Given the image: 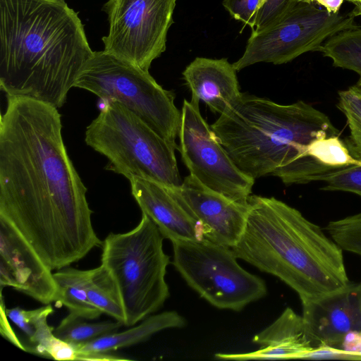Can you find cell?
Masks as SVG:
<instances>
[{"label":"cell","instance_id":"obj_1","mask_svg":"<svg viewBox=\"0 0 361 361\" xmlns=\"http://www.w3.org/2000/svg\"><path fill=\"white\" fill-rule=\"evenodd\" d=\"M57 109L7 97L0 121V217L51 270L102 245L92 226L87 188L63 142Z\"/></svg>","mask_w":361,"mask_h":361},{"label":"cell","instance_id":"obj_2","mask_svg":"<svg viewBox=\"0 0 361 361\" xmlns=\"http://www.w3.org/2000/svg\"><path fill=\"white\" fill-rule=\"evenodd\" d=\"M92 53L65 0H0V87L7 97L61 107Z\"/></svg>","mask_w":361,"mask_h":361},{"label":"cell","instance_id":"obj_3","mask_svg":"<svg viewBox=\"0 0 361 361\" xmlns=\"http://www.w3.org/2000/svg\"><path fill=\"white\" fill-rule=\"evenodd\" d=\"M243 233L232 248L237 258L280 279L301 302L349 282L343 250L324 229L275 197L250 195Z\"/></svg>","mask_w":361,"mask_h":361},{"label":"cell","instance_id":"obj_4","mask_svg":"<svg viewBox=\"0 0 361 361\" xmlns=\"http://www.w3.org/2000/svg\"><path fill=\"white\" fill-rule=\"evenodd\" d=\"M211 128L245 174L274 176L284 184L306 170L314 140L339 135L328 116L302 100L280 104L245 93Z\"/></svg>","mask_w":361,"mask_h":361},{"label":"cell","instance_id":"obj_5","mask_svg":"<svg viewBox=\"0 0 361 361\" xmlns=\"http://www.w3.org/2000/svg\"><path fill=\"white\" fill-rule=\"evenodd\" d=\"M164 238L155 223L142 213L133 229L110 233L102 242L101 264L118 288L126 326L157 312L169 295L165 276L170 257L164 251Z\"/></svg>","mask_w":361,"mask_h":361},{"label":"cell","instance_id":"obj_6","mask_svg":"<svg viewBox=\"0 0 361 361\" xmlns=\"http://www.w3.org/2000/svg\"><path fill=\"white\" fill-rule=\"evenodd\" d=\"M85 141L108 159L107 170L128 180L140 178L169 187L183 183L176 149L118 102H107L87 127Z\"/></svg>","mask_w":361,"mask_h":361},{"label":"cell","instance_id":"obj_7","mask_svg":"<svg viewBox=\"0 0 361 361\" xmlns=\"http://www.w3.org/2000/svg\"><path fill=\"white\" fill-rule=\"evenodd\" d=\"M74 87L107 102H118L176 149L181 112L171 91L159 85L149 71L106 51H93Z\"/></svg>","mask_w":361,"mask_h":361},{"label":"cell","instance_id":"obj_8","mask_svg":"<svg viewBox=\"0 0 361 361\" xmlns=\"http://www.w3.org/2000/svg\"><path fill=\"white\" fill-rule=\"evenodd\" d=\"M171 243L176 269L212 305L240 311L267 295L264 280L242 268L231 247L205 238Z\"/></svg>","mask_w":361,"mask_h":361},{"label":"cell","instance_id":"obj_9","mask_svg":"<svg viewBox=\"0 0 361 361\" xmlns=\"http://www.w3.org/2000/svg\"><path fill=\"white\" fill-rule=\"evenodd\" d=\"M350 13H330L313 3L298 1L282 18L252 32L243 56L233 63L238 71L257 63L280 65L308 51H319L335 34L358 26Z\"/></svg>","mask_w":361,"mask_h":361},{"label":"cell","instance_id":"obj_10","mask_svg":"<svg viewBox=\"0 0 361 361\" xmlns=\"http://www.w3.org/2000/svg\"><path fill=\"white\" fill-rule=\"evenodd\" d=\"M178 0H109L102 7L109 30L104 51L149 71L166 48Z\"/></svg>","mask_w":361,"mask_h":361},{"label":"cell","instance_id":"obj_11","mask_svg":"<svg viewBox=\"0 0 361 361\" xmlns=\"http://www.w3.org/2000/svg\"><path fill=\"white\" fill-rule=\"evenodd\" d=\"M199 104L183 101L178 134L183 162L204 186L234 201L247 202L255 179L233 161L202 116Z\"/></svg>","mask_w":361,"mask_h":361},{"label":"cell","instance_id":"obj_12","mask_svg":"<svg viewBox=\"0 0 361 361\" xmlns=\"http://www.w3.org/2000/svg\"><path fill=\"white\" fill-rule=\"evenodd\" d=\"M11 287L41 302H55L52 270L7 220L0 217V287Z\"/></svg>","mask_w":361,"mask_h":361},{"label":"cell","instance_id":"obj_13","mask_svg":"<svg viewBox=\"0 0 361 361\" xmlns=\"http://www.w3.org/2000/svg\"><path fill=\"white\" fill-rule=\"evenodd\" d=\"M188 211L200 224L203 238L233 247L241 237L249 205L234 201L204 186L192 175L173 187Z\"/></svg>","mask_w":361,"mask_h":361},{"label":"cell","instance_id":"obj_14","mask_svg":"<svg viewBox=\"0 0 361 361\" xmlns=\"http://www.w3.org/2000/svg\"><path fill=\"white\" fill-rule=\"evenodd\" d=\"M302 318L316 346L339 348L344 336L361 331V283L302 302Z\"/></svg>","mask_w":361,"mask_h":361},{"label":"cell","instance_id":"obj_15","mask_svg":"<svg viewBox=\"0 0 361 361\" xmlns=\"http://www.w3.org/2000/svg\"><path fill=\"white\" fill-rule=\"evenodd\" d=\"M131 192L142 213L157 226L164 238L196 240L202 228L176 194L173 187L140 178L129 179Z\"/></svg>","mask_w":361,"mask_h":361},{"label":"cell","instance_id":"obj_16","mask_svg":"<svg viewBox=\"0 0 361 361\" xmlns=\"http://www.w3.org/2000/svg\"><path fill=\"white\" fill-rule=\"evenodd\" d=\"M252 341L259 350L242 354L217 353L225 360L302 359L317 346L310 338L302 315L286 307L268 327L255 335Z\"/></svg>","mask_w":361,"mask_h":361},{"label":"cell","instance_id":"obj_17","mask_svg":"<svg viewBox=\"0 0 361 361\" xmlns=\"http://www.w3.org/2000/svg\"><path fill=\"white\" fill-rule=\"evenodd\" d=\"M236 70L227 59L196 57L183 72L192 93L191 100L203 101L220 115L231 109L243 93Z\"/></svg>","mask_w":361,"mask_h":361},{"label":"cell","instance_id":"obj_18","mask_svg":"<svg viewBox=\"0 0 361 361\" xmlns=\"http://www.w3.org/2000/svg\"><path fill=\"white\" fill-rule=\"evenodd\" d=\"M185 319L176 311L164 312L149 315L142 322L122 332H114L102 336L76 349L80 353L112 352L130 346L148 339L161 330L182 328Z\"/></svg>","mask_w":361,"mask_h":361},{"label":"cell","instance_id":"obj_19","mask_svg":"<svg viewBox=\"0 0 361 361\" xmlns=\"http://www.w3.org/2000/svg\"><path fill=\"white\" fill-rule=\"evenodd\" d=\"M6 314L25 336L26 352L49 358L50 348L56 338L54 328L47 323V319L54 312L50 304L34 310H24L18 307L5 308Z\"/></svg>","mask_w":361,"mask_h":361},{"label":"cell","instance_id":"obj_20","mask_svg":"<svg viewBox=\"0 0 361 361\" xmlns=\"http://www.w3.org/2000/svg\"><path fill=\"white\" fill-rule=\"evenodd\" d=\"M53 275L57 288L55 302L65 306L69 314L84 319H95L102 314L89 299L87 270L68 266L58 269Z\"/></svg>","mask_w":361,"mask_h":361},{"label":"cell","instance_id":"obj_21","mask_svg":"<svg viewBox=\"0 0 361 361\" xmlns=\"http://www.w3.org/2000/svg\"><path fill=\"white\" fill-rule=\"evenodd\" d=\"M87 290L89 299L102 314L115 320L125 322V313L116 283L102 264L87 270Z\"/></svg>","mask_w":361,"mask_h":361},{"label":"cell","instance_id":"obj_22","mask_svg":"<svg viewBox=\"0 0 361 361\" xmlns=\"http://www.w3.org/2000/svg\"><path fill=\"white\" fill-rule=\"evenodd\" d=\"M319 51L331 59L334 67L355 71L361 77V27L359 25L330 37Z\"/></svg>","mask_w":361,"mask_h":361},{"label":"cell","instance_id":"obj_23","mask_svg":"<svg viewBox=\"0 0 361 361\" xmlns=\"http://www.w3.org/2000/svg\"><path fill=\"white\" fill-rule=\"evenodd\" d=\"M82 319L81 317L68 313L54 329V336L77 349L102 336L116 332L124 326L122 322L116 320L89 323Z\"/></svg>","mask_w":361,"mask_h":361},{"label":"cell","instance_id":"obj_24","mask_svg":"<svg viewBox=\"0 0 361 361\" xmlns=\"http://www.w3.org/2000/svg\"><path fill=\"white\" fill-rule=\"evenodd\" d=\"M337 107L345 116L350 130L344 142L351 156L361 161V77L355 85L338 92Z\"/></svg>","mask_w":361,"mask_h":361},{"label":"cell","instance_id":"obj_25","mask_svg":"<svg viewBox=\"0 0 361 361\" xmlns=\"http://www.w3.org/2000/svg\"><path fill=\"white\" fill-rule=\"evenodd\" d=\"M324 229L343 250L361 257V213L329 221Z\"/></svg>","mask_w":361,"mask_h":361},{"label":"cell","instance_id":"obj_26","mask_svg":"<svg viewBox=\"0 0 361 361\" xmlns=\"http://www.w3.org/2000/svg\"><path fill=\"white\" fill-rule=\"evenodd\" d=\"M326 185L321 189L327 191H343L361 197V165H352L325 176Z\"/></svg>","mask_w":361,"mask_h":361},{"label":"cell","instance_id":"obj_27","mask_svg":"<svg viewBox=\"0 0 361 361\" xmlns=\"http://www.w3.org/2000/svg\"><path fill=\"white\" fill-rule=\"evenodd\" d=\"M298 0H267L257 11L255 16V28L257 32L282 18L297 3Z\"/></svg>","mask_w":361,"mask_h":361},{"label":"cell","instance_id":"obj_28","mask_svg":"<svg viewBox=\"0 0 361 361\" xmlns=\"http://www.w3.org/2000/svg\"><path fill=\"white\" fill-rule=\"evenodd\" d=\"M223 6L230 16L245 25L255 28V16L259 9V0H223Z\"/></svg>","mask_w":361,"mask_h":361},{"label":"cell","instance_id":"obj_29","mask_svg":"<svg viewBox=\"0 0 361 361\" xmlns=\"http://www.w3.org/2000/svg\"><path fill=\"white\" fill-rule=\"evenodd\" d=\"M302 359L361 360V355L345 351L339 348L320 345L305 354Z\"/></svg>","mask_w":361,"mask_h":361},{"label":"cell","instance_id":"obj_30","mask_svg":"<svg viewBox=\"0 0 361 361\" xmlns=\"http://www.w3.org/2000/svg\"><path fill=\"white\" fill-rule=\"evenodd\" d=\"M6 305L2 295V289H1V310H0V333L1 336L16 346L18 348L25 351L24 343L22 342L16 335L15 331L11 327L5 311Z\"/></svg>","mask_w":361,"mask_h":361},{"label":"cell","instance_id":"obj_31","mask_svg":"<svg viewBox=\"0 0 361 361\" xmlns=\"http://www.w3.org/2000/svg\"><path fill=\"white\" fill-rule=\"evenodd\" d=\"M339 348L361 355V331H352L343 338Z\"/></svg>","mask_w":361,"mask_h":361},{"label":"cell","instance_id":"obj_32","mask_svg":"<svg viewBox=\"0 0 361 361\" xmlns=\"http://www.w3.org/2000/svg\"><path fill=\"white\" fill-rule=\"evenodd\" d=\"M128 358L120 357L117 353L112 352L80 353L77 352L75 360L88 361H111L126 360Z\"/></svg>","mask_w":361,"mask_h":361},{"label":"cell","instance_id":"obj_33","mask_svg":"<svg viewBox=\"0 0 361 361\" xmlns=\"http://www.w3.org/2000/svg\"><path fill=\"white\" fill-rule=\"evenodd\" d=\"M344 0H310V3L317 2L324 7L330 13H338Z\"/></svg>","mask_w":361,"mask_h":361},{"label":"cell","instance_id":"obj_34","mask_svg":"<svg viewBox=\"0 0 361 361\" xmlns=\"http://www.w3.org/2000/svg\"><path fill=\"white\" fill-rule=\"evenodd\" d=\"M352 12L356 16H361V1L355 6V8L353 9Z\"/></svg>","mask_w":361,"mask_h":361},{"label":"cell","instance_id":"obj_35","mask_svg":"<svg viewBox=\"0 0 361 361\" xmlns=\"http://www.w3.org/2000/svg\"><path fill=\"white\" fill-rule=\"evenodd\" d=\"M348 1H350L353 3V4L356 5L361 0H346ZM298 1H302L306 3H310V0H298Z\"/></svg>","mask_w":361,"mask_h":361},{"label":"cell","instance_id":"obj_36","mask_svg":"<svg viewBox=\"0 0 361 361\" xmlns=\"http://www.w3.org/2000/svg\"><path fill=\"white\" fill-rule=\"evenodd\" d=\"M266 1H267V0H259V9L264 5V4Z\"/></svg>","mask_w":361,"mask_h":361}]
</instances>
